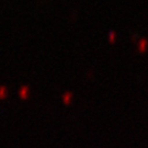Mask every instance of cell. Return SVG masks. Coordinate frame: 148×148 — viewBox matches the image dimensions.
<instances>
[{"instance_id": "6da1fadb", "label": "cell", "mask_w": 148, "mask_h": 148, "mask_svg": "<svg viewBox=\"0 0 148 148\" xmlns=\"http://www.w3.org/2000/svg\"><path fill=\"white\" fill-rule=\"evenodd\" d=\"M27 95H29V88L27 87H22L20 90V97L22 99H27Z\"/></svg>"}, {"instance_id": "7a4b0ae2", "label": "cell", "mask_w": 148, "mask_h": 148, "mask_svg": "<svg viewBox=\"0 0 148 148\" xmlns=\"http://www.w3.org/2000/svg\"><path fill=\"white\" fill-rule=\"evenodd\" d=\"M71 98H73V95L70 93V92H67V93H65V95L63 97V101L65 104H69L70 102H71Z\"/></svg>"}, {"instance_id": "3957f363", "label": "cell", "mask_w": 148, "mask_h": 148, "mask_svg": "<svg viewBox=\"0 0 148 148\" xmlns=\"http://www.w3.org/2000/svg\"><path fill=\"white\" fill-rule=\"evenodd\" d=\"M146 46H147V41L146 40H142L139 43V52L144 53L146 51Z\"/></svg>"}, {"instance_id": "277c9868", "label": "cell", "mask_w": 148, "mask_h": 148, "mask_svg": "<svg viewBox=\"0 0 148 148\" xmlns=\"http://www.w3.org/2000/svg\"><path fill=\"white\" fill-rule=\"evenodd\" d=\"M5 93H7V89L5 87H0V99H5Z\"/></svg>"}, {"instance_id": "5b68a950", "label": "cell", "mask_w": 148, "mask_h": 148, "mask_svg": "<svg viewBox=\"0 0 148 148\" xmlns=\"http://www.w3.org/2000/svg\"><path fill=\"white\" fill-rule=\"evenodd\" d=\"M114 41H115V33H114V32H111V33H110V42L114 43Z\"/></svg>"}]
</instances>
